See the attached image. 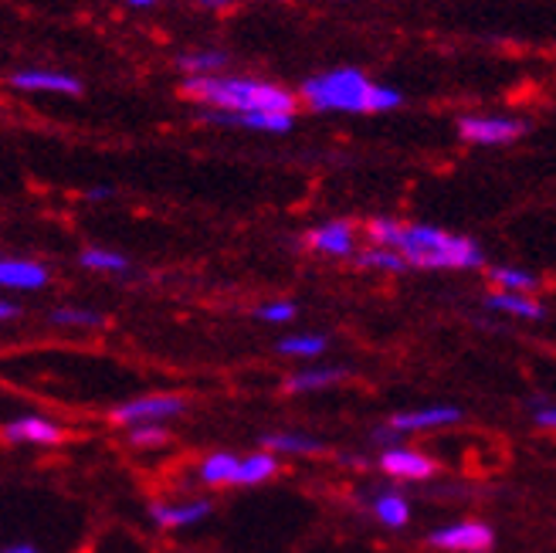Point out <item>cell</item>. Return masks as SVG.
Returning a JSON list of instances; mask_svg holds the SVG:
<instances>
[{
	"label": "cell",
	"mask_w": 556,
	"mask_h": 553,
	"mask_svg": "<svg viewBox=\"0 0 556 553\" xmlns=\"http://www.w3.org/2000/svg\"><path fill=\"white\" fill-rule=\"evenodd\" d=\"M367 238L377 248H391V252L404 255L410 268H428V272H468L482 268L485 255L482 244L468 235L425 225V221H394V217H374L367 221Z\"/></svg>",
	"instance_id": "obj_1"
},
{
	"label": "cell",
	"mask_w": 556,
	"mask_h": 553,
	"mask_svg": "<svg viewBox=\"0 0 556 553\" xmlns=\"http://www.w3.org/2000/svg\"><path fill=\"white\" fill-rule=\"evenodd\" d=\"M184 96L198 102L204 113L217 120H238V116H258V113H289L295 116L299 96L286 86L268 78L252 75H204V78H184Z\"/></svg>",
	"instance_id": "obj_2"
},
{
	"label": "cell",
	"mask_w": 556,
	"mask_h": 553,
	"mask_svg": "<svg viewBox=\"0 0 556 553\" xmlns=\"http://www.w3.org/2000/svg\"><path fill=\"white\" fill-rule=\"evenodd\" d=\"M299 99L313 113H346V116H377L391 113L404 96L359 68H326L302 81Z\"/></svg>",
	"instance_id": "obj_3"
},
{
	"label": "cell",
	"mask_w": 556,
	"mask_h": 553,
	"mask_svg": "<svg viewBox=\"0 0 556 553\" xmlns=\"http://www.w3.org/2000/svg\"><path fill=\"white\" fill-rule=\"evenodd\" d=\"M187 411V398L180 394H147V398H132L113 407L109 422L119 428H136V425H166L180 418Z\"/></svg>",
	"instance_id": "obj_4"
},
{
	"label": "cell",
	"mask_w": 556,
	"mask_h": 553,
	"mask_svg": "<svg viewBox=\"0 0 556 553\" xmlns=\"http://www.w3.org/2000/svg\"><path fill=\"white\" fill-rule=\"evenodd\" d=\"M428 546L444 553H489L495 546V530L482 519H455L428 533Z\"/></svg>",
	"instance_id": "obj_5"
},
{
	"label": "cell",
	"mask_w": 556,
	"mask_h": 553,
	"mask_svg": "<svg viewBox=\"0 0 556 553\" xmlns=\"http://www.w3.org/2000/svg\"><path fill=\"white\" fill-rule=\"evenodd\" d=\"M522 133H526L522 120L503 113H468L458 120V136L476 147H506L516 143Z\"/></svg>",
	"instance_id": "obj_6"
},
{
	"label": "cell",
	"mask_w": 556,
	"mask_h": 553,
	"mask_svg": "<svg viewBox=\"0 0 556 553\" xmlns=\"http://www.w3.org/2000/svg\"><path fill=\"white\" fill-rule=\"evenodd\" d=\"M380 473L397 482H428L438 476V462L428 452H417L407 445H391L380 452Z\"/></svg>",
	"instance_id": "obj_7"
},
{
	"label": "cell",
	"mask_w": 556,
	"mask_h": 553,
	"mask_svg": "<svg viewBox=\"0 0 556 553\" xmlns=\"http://www.w3.org/2000/svg\"><path fill=\"white\" fill-rule=\"evenodd\" d=\"M458 422H462V407H455V404H428V407L391 414V418H387V428L401 438V435H421V431H434V428H448V425H458Z\"/></svg>",
	"instance_id": "obj_8"
},
{
	"label": "cell",
	"mask_w": 556,
	"mask_h": 553,
	"mask_svg": "<svg viewBox=\"0 0 556 553\" xmlns=\"http://www.w3.org/2000/svg\"><path fill=\"white\" fill-rule=\"evenodd\" d=\"M8 81H11V89L27 92V96H78L81 92V81L59 68H21Z\"/></svg>",
	"instance_id": "obj_9"
},
{
	"label": "cell",
	"mask_w": 556,
	"mask_h": 553,
	"mask_svg": "<svg viewBox=\"0 0 556 553\" xmlns=\"http://www.w3.org/2000/svg\"><path fill=\"white\" fill-rule=\"evenodd\" d=\"M305 248L329 259H353L356 252V225L353 221H323L309 235H305Z\"/></svg>",
	"instance_id": "obj_10"
},
{
	"label": "cell",
	"mask_w": 556,
	"mask_h": 553,
	"mask_svg": "<svg viewBox=\"0 0 556 553\" xmlns=\"http://www.w3.org/2000/svg\"><path fill=\"white\" fill-rule=\"evenodd\" d=\"M65 438V431L54 425L51 418L38 411H27V414H17L4 425V441L11 445H38V449H48V445H59Z\"/></svg>",
	"instance_id": "obj_11"
},
{
	"label": "cell",
	"mask_w": 556,
	"mask_h": 553,
	"mask_svg": "<svg viewBox=\"0 0 556 553\" xmlns=\"http://www.w3.org/2000/svg\"><path fill=\"white\" fill-rule=\"evenodd\" d=\"M211 516L207 500H184V503H150V519L156 530H190Z\"/></svg>",
	"instance_id": "obj_12"
},
{
	"label": "cell",
	"mask_w": 556,
	"mask_h": 553,
	"mask_svg": "<svg viewBox=\"0 0 556 553\" xmlns=\"http://www.w3.org/2000/svg\"><path fill=\"white\" fill-rule=\"evenodd\" d=\"M51 282V268L35 259H0V286L11 292H38Z\"/></svg>",
	"instance_id": "obj_13"
},
{
	"label": "cell",
	"mask_w": 556,
	"mask_h": 553,
	"mask_svg": "<svg viewBox=\"0 0 556 553\" xmlns=\"http://www.w3.org/2000/svg\"><path fill=\"white\" fill-rule=\"evenodd\" d=\"M370 516L380 523L383 530H404L410 523V503L407 495L397 489H377L370 492Z\"/></svg>",
	"instance_id": "obj_14"
},
{
	"label": "cell",
	"mask_w": 556,
	"mask_h": 553,
	"mask_svg": "<svg viewBox=\"0 0 556 553\" xmlns=\"http://www.w3.org/2000/svg\"><path fill=\"white\" fill-rule=\"evenodd\" d=\"M485 310L492 313H503L513 319H543V302L536 296H526V292H503V289H492L485 296Z\"/></svg>",
	"instance_id": "obj_15"
},
{
	"label": "cell",
	"mask_w": 556,
	"mask_h": 553,
	"mask_svg": "<svg viewBox=\"0 0 556 553\" xmlns=\"http://www.w3.org/2000/svg\"><path fill=\"white\" fill-rule=\"evenodd\" d=\"M343 377H346L343 367H326V364L302 367V370L286 377V391L289 394H316V391H326V387H332V384H340Z\"/></svg>",
	"instance_id": "obj_16"
},
{
	"label": "cell",
	"mask_w": 556,
	"mask_h": 553,
	"mask_svg": "<svg viewBox=\"0 0 556 553\" xmlns=\"http://www.w3.org/2000/svg\"><path fill=\"white\" fill-rule=\"evenodd\" d=\"M278 455L268 452V449H258L252 455H241V465H238V476H235V486L238 489H248V486H262V482H271L278 476Z\"/></svg>",
	"instance_id": "obj_17"
},
{
	"label": "cell",
	"mask_w": 556,
	"mask_h": 553,
	"mask_svg": "<svg viewBox=\"0 0 556 553\" xmlns=\"http://www.w3.org/2000/svg\"><path fill=\"white\" fill-rule=\"evenodd\" d=\"M238 465H241V455H231V452H211V455L198 465V479H201L204 486H211V489L235 486Z\"/></svg>",
	"instance_id": "obj_18"
},
{
	"label": "cell",
	"mask_w": 556,
	"mask_h": 553,
	"mask_svg": "<svg viewBox=\"0 0 556 553\" xmlns=\"http://www.w3.org/2000/svg\"><path fill=\"white\" fill-rule=\"evenodd\" d=\"M177 68L184 72V78H204V75H220L228 68V54L214 51V48H201V51H187L177 59Z\"/></svg>",
	"instance_id": "obj_19"
},
{
	"label": "cell",
	"mask_w": 556,
	"mask_h": 553,
	"mask_svg": "<svg viewBox=\"0 0 556 553\" xmlns=\"http://www.w3.org/2000/svg\"><path fill=\"white\" fill-rule=\"evenodd\" d=\"M262 445L275 455H313L323 449V441L302 435V431H271L262 438Z\"/></svg>",
	"instance_id": "obj_20"
},
{
	"label": "cell",
	"mask_w": 556,
	"mask_h": 553,
	"mask_svg": "<svg viewBox=\"0 0 556 553\" xmlns=\"http://www.w3.org/2000/svg\"><path fill=\"white\" fill-rule=\"evenodd\" d=\"M489 282L495 289H503V292H526V296H533L540 279L533 272H526V268H516V265H492L489 268Z\"/></svg>",
	"instance_id": "obj_21"
},
{
	"label": "cell",
	"mask_w": 556,
	"mask_h": 553,
	"mask_svg": "<svg viewBox=\"0 0 556 553\" xmlns=\"http://www.w3.org/2000/svg\"><path fill=\"white\" fill-rule=\"evenodd\" d=\"M78 265L81 268H89V272H99V275H123L129 272V259L113 252V248H81V255H78Z\"/></svg>",
	"instance_id": "obj_22"
},
{
	"label": "cell",
	"mask_w": 556,
	"mask_h": 553,
	"mask_svg": "<svg viewBox=\"0 0 556 553\" xmlns=\"http://www.w3.org/2000/svg\"><path fill=\"white\" fill-rule=\"evenodd\" d=\"M329 347V340L323 334H292L278 340V353L292 356V361H316Z\"/></svg>",
	"instance_id": "obj_23"
},
{
	"label": "cell",
	"mask_w": 556,
	"mask_h": 553,
	"mask_svg": "<svg viewBox=\"0 0 556 553\" xmlns=\"http://www.w3.org/2000/svg\"><path fill=\"white\" fill-rule=\"evenodd\" d=\"M356 265H359V268H370V272H387V275H401V272L410 268V265L404 262V255L391 252V248H377V244L364 248V252L356 255Z\"/></svg>",
	"instance_id": "obj_24"
},
{
	"label": "cell",
	"mask_w": 556,
	"mask_h": 553,
	"mask_svg": "<svg viewBox=\"0 0 556 553\" xmlns=\"http://www.w3.org/2000/svg\"><path fill=\"white\" fill-rule=\"evenodd\" d=\"M48 323L51 326H72V329H96L102 326V313L96 310H78V306H62V310H51L48 313Z\"/></svg>",
	"instance_id": "obj_25"
},
{
	"label": "cell",
	"mask_w": 556,
	"mask_h": 553,
	"mask_svg": "<svg viewBox=\"0 0 556 553\" xmlns=\"http://www.w3.org/2000/svg\"><path fill=\"white\" fill-rule=\"evenodd\" d=\"M129 445L139 452H156L170 445V428L166 425H136L129 428Z\"/></svg>",
	"instance_id": "obj_26"
},
{
	"label": "cell",
	"mask_w": 556,
	"mask_h": 553,
	"mask_svg": "<svg viewBox=\"0 0 556 553\" xmlns=\"http://www.w3.org/2000/svg\"><path fill=\"white\" fill-rule=\"evenodd\" d=\"M255 319H262L268 326H286V323L295 319V302H289V299L262 302V306H255Z\"/></svg>",
	"instance_id": "obj_27"
},
{
	"label": "cell",
	"mask_w": 556,
	"mask_h": 553,
	"mask_svg": "<svg viewBox=\"0 0 556 553\" xmlns=\"http://www.w3.org/2000/svg\"><path fill=\"white\" fill-rule=\"evenodd\" d=\"M533 422L546 431H556V404H533Z\"/></svg>",
	"instance_id": "obj_28"
},
{
	"label": "cell",
	"mask_w": 556,
	"mask_h": 553,
	"mask_svg": "<svg viewBox=\"0 0 556 553\" xmlns=\"http://www.w3.org/2000/svg\"><path fill=\"white\" fill-rule=\"evenodd\" d=\"M21 310H17V302H11V299H4L0 302V319H14Z\"/></svg>",
	"instance_id": "obj_29"
},
{
	"label": "cell",
	"mask_w": 556,
	"mask_h": 553,
	"mask_svg": "<svg viewBox=\"0 0 556 553\" xmlns=\"http://www.w3.org/2000/svg\"><path fill=\"white\" fill-rule=\"evenodd\" d=\"M0 553H41L35 543H11V546H4Z\"/></svg>",
	"instance_id": "obj_30"
},
{
	"label": "cell",
	"mask_w": 556,
	"mask_h": 553,
	"mask_svg": "<svg viewBox=\"0 0 556 553\" xmlns=\"http://www.w3.org/2000/svg\"><path fill=\"white\" fill-rule=\"evenodd\" d=\"M109 193H113V190H109V187H96V190L89 193V198H92V201H102V198H109Z\"/></svg>",
	"instance_id": "obj_31"
},
{
	"label": "cell",
	"mask_w": 556,
	"mask_h": 553,
	"mask_svg": "<svg viewBox=\"0 0 556 553\" xmlns=\"http://www.w3.org/2000/svg\"><path fill=\"white\" fill-rule=\"evenodd\" d=\"M129 8H150V4H156V0H126Z\"/></svg>",
	"instance_id": "obj_32"
},
{
	"label": "cell",
	"mask_w": 556,
	"mask_h": 553,
	"mask_svg": "<svg viewBox=\"0 0 556 553\" xmlns=\"http://www.w3.org/2000/svg\"><path fill=\"white\" fill-rule=\"evenodd\" d=\"M201 4H214L217 8V4H228V0H201Z\"/></svg>",
	"instance_id": "obj_33"
}]
</instances>
